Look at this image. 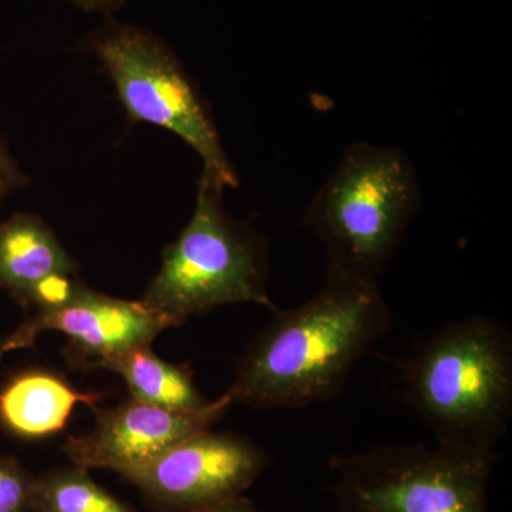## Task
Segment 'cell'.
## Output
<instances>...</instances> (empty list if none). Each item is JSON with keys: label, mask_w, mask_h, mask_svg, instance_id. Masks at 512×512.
Returning a JSON list of instances; mask_svg holds the SVG:
<instances>
[{"label": "cell", "mask_w": 512, "mask_h": 512, "mask_svg": "<svg viewBox=\"0 0 512 512\" xmlns=\"http://www.w3.org/2000/svg\"><path fill=\"white\" fill-rule=\"evenodd\" d=\"M272 313L239 363L232 403L299 409L333 399L392 325L379 281L339 272L326 271L302 305Z\"/></svg>", "instance_id": "cell-1"}, {"label": "cell", "mask_w": 512, "mask_h": 512, "mask_svg": "<svg viewBox=\"0 0 512 512\" xmlns=\"http://www.w3.org/2000/svg\"><path fill=\"white\" fill-rule=\"evenodd\" d=\"M400 380L436 444L495 451L512 417L511 333L485 316L448 323L406 360Z\"/></svg>", "instance_id": "cell-2"}, {"label": "cell", "mask_w": 512, "mask_h": 512, "mask_svg": "<svg viewBox=\"0 0 512 512\" xmlns=\"http://www.w3.org/2000/svg\"><path fill=\"white\" fill-rule=\"evenodd\" d=\"M420 201L410 158L360 141L346 148L301 222L325 249L326 271L379 281Z\"/></svg>", "instance_id": "cell-3"}, {"label": "cell", "mask_w": 512, "mask_h": 512, "mask_svg": "<svg viewBox=\"0 0 512 512\" xmlns=\"http://www.w3.org/2000/svg\"><path fill=\"white\" fill-rule=\"evenodd\" d=\"M224 190L202 171L191 220L165 248L160 271L140 301L173 328L191 316L232 303L278 309L266 291V241L228 217L222 204Z\"/></svg>", "instance_id": "cell-4"}, {"label": "cell", "mask_w": 512, "mask_h": 512, "mask_svg": "<svg viewBox=\"0 0 512 512\" xmlns=\"http://www.w3.org/2000/svg\"><path fill=\"white\" fill-rule=\"evenodd\" d=\"M495 451L387 444L330 457L339 512H490Z\"/></svg>", "instance_id": "cell-5"}, {"label": "cell", "mask_w": 512, "mask_h": 512, "mask_svg": "<svg viewBox=\"0 0 512 512\" xmlns=\"http://www.w3.org/2000/svg\"><path fill=\"white\" fill-rule=\"evenodd\" d=\"M90 47L131 121L171 131L200 156L204 173L224 188L237 187L208 104L158 37L138 26L110 23L94 33Z\"/></svg>", "instance_id": "cell-6"}, {"label": "cell", "mask_w": 512, "mask_h": 512, "mask_svg": "<svg viewBox=\"0 0 512 512\" xmlns=\"http://www.w3.org/2000/svg\"><path fill=\"white\" fill-rule=\"evenodd\" d=\"M269 464L252 441L208 429L123 477L158 503L190 512L242 497Z\"/></svg>", "instance_id": "cell-7"}, {"label": "cell", "mask_w": 512, "mask_h": 512, "mask_svg": "<svg viewBox=\"0 0 512 512\" xmlns=\"http://www.w3.org/2000/svg\"><path fill=\"white\" fill-rule=\"evenodd\" d=\"M228 393L197 412H180L130 400L99 413L96 427L83 436L69 437L67 456L74 466L124 474L150 463L188 437L211 429L231 406Z\"/></svg>", "instance_id": "cell-8"}, {"label": "cell", "mask_w": 512, "mask_h": 512, "mask_svg": "<svg viewBox=\"0 0 512 512\" xmlns=\"http://www.w3.org/2000/svg\"><path fill=\"white\" fill-rule=\"evenodd\" d=\"M171 323L140 301L130 302L90 291L80 284L63 302L37 309L9 338L0 343V357L25 349L46 330L63 333L87 357V365L150 345Z\"/></svg>", "instance_id": "cell-9"}, {"label": "cell", "mask_w": 512, "mask_h": 512, "mask_svg": "<svg viewBox=\"0 0 512 512\" xmlns=\"http://www.w3.org/2000/svg\"><path fill=\"white\" fill-rule=\"evenodd\" d=\"M79 285L72 256L40 218L16 214L0 224V286L20 305L49 308Z\"/></svg>", "instance_id": "cell-10"}, {"label": "cell", "mask_w": 512, "mask_h": 512, "mask_svg": "<svg viewBox=\"0 0 512 512\" xmlns=\"http://www.w3.org/2000/svg\"><path fill=\"white\" fill-rule=\"evenodd\" d=\"M97 400L55 373L30 370L0 389V423L22 439H43L64 429L77 404L94 406Z\"/></svg>", "instance_id": "cell-11"}, {"label": "cell", "mask_w": 512, "mask_h": 512, "mask_svg": "<svg viewBox=\"0 0 512 512\" xmlns=\"http://www.w3.org/2000/svg\"><path fill=\"white\" fill-rule=\"evenodd\" d=\"M90 366L111 370L123 377L133 399L140 402L180 412H197L211 403L198 392L185 367L164 362L150 345L124 350Z\"/></svg>", "instance_id": "cell-12"}, {"label": "cell", "mask_w": 512, "mask_h": 512, "mask_svg": "<svg viewBox=\"0 0 512 512\" xmlns=\"http://www.w3.org/2000/svg\"><path fill=\"white\" fill-rule=\"evenodd\" d=\"M33 512H136L94 483L87 470L57 471L36 480Z\"/></svg>", "instance_id": "cell-13"}, {"label": "cell", "mask_w": 512, "mask_h": 512, "mask_svg": "<svg viewBox=\"0 0 512 512\" xmlns=\"http://www.w3.org/2000/svg\"><path fill=\"white\" fill-rule=\"evenodd\" d=\"M36 480L8 457H0V512H33Z\"/></svg>", "instance_id": "cell-14"}, {"label": "cell", "mask_w": 512, "mask_h": 512, "mask_svg": "<svg viewBox=\"0 0 512 512\" xmlns=\"http://www.w3.org/2000/svg\"><path fill=\"white\" fill-rule=\"evenodd\" d=\"M22 181V174L19 173L16 165L10 160L5 148L0 146V198H2L6 192L18 187Z\"/></svg>", "instance_id": "cell-15"}, {"label": "cell", "mask_w": 512, "mask_h": 512, "mask_svg": "<svg viewBox=\"0 0 512 512\" xmlns=\"http://www.w3.org/2000/svg\"><path fill=\"white\" fill-rule=\"evenodd\" d=\"M190 512H258L255 505L242 495V497L235 498V500L227 501L214 505V507L202 508V510H195Z\"/></svg>", "instance_id": "cell-16"}, {"label": "cell", "mask_w": 512, "mask_h": 512, "mask_svg": "<svg viewBox=\"0 0 512 512\" xmlns=\"http://www.w3.org/2000/svg\"><path fill=\"white\" fill-rule=\"evenodd\" d=\"M84 12L110 13L119 9L124 0H70Z\"/></svg>", "instance_id": "cell-17"}]
</instances>
